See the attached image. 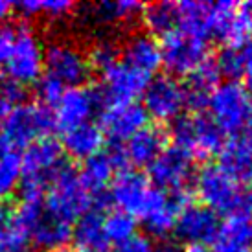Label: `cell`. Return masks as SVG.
<instances>
[{
  "label": "cell",
  "mask_w": 252,
  "mask_h": 252,
  "mask_svg": "<svg viewBox=\"0 0 252 252\" xmlns=\"http://www.w3.org/2000/svg\"><path fill=\"white\" fill-rule=\"evenodd\" d=\"M54 129L56 120L50 107L22 101L0 129V151L22 153L30 144L50 136Z\"/></svg>",
  "instance_id": "6da1fadb"
},
{
  "label": "cell",
  "mask_w": 252,
  "mask_h": 252,
  "mask_svg": "<svg viewBox=\"0 0 252 252\" xmlns=\"http://www.w3.org/2000/svg\"><path fill=\"white\" fill-rule=\"evenodd\" d=\"M171 138L175 147L186 151L189 157L208 160L214 155H219L226 142V134L219 129L216 122L203 112L179 116L171 124Z\"/></svg>",
  "instance_id": "7a4b0ae2"
},
{
  "label": "cell",
  "mask_w": 252,
  "mask_h": 252,
  "mask_svg": "<svg viewBox=\"0 0 252 252\" xmlns=\"http://www.w3.org/2000/svg\"><path fill=\"white\" fill-rule=\"evenodd\" d=\"M21 189L35 193H46L54 177L66 166L63 147L52 136L30 144L21 153Z\"/></svg>",
  "instance_id": "3957f363"
},
{
  "label": "cell",
  "mask_w": 252,
  "mask_h": 252,
  "mask_svg": "<svg viewBox=\"0 0 252 252\" xmlns=\"http://www.w3.org/2000/svg\"><path fill=\"white\" fill-rule=\"evenodd\" d=\"M44 208L61 217L68 223H74L92 208V195L83 184L79 171L66 164L50 182L44 193Z\"/></svg>",
  "instance_id": "277c9868"
},
{
  "label": "cell",
  "mask_w": 252,
  "mask_h": 252,
  "mask_svg": "<svg viewBox=\"0 0 252 252\" xmlns=\"http://www.w3.org/2000/svg\"><path fill=\"white\" fill-rule=\"evenodd\" d=\"M208 111L224 134L245 133L252 120V98L238 81H223L208 98Z\"/></svg>",
  "instance_id": "5b68a950"
},
{
  "label": "cell",
  "mask_w": 252,
  "mask_h": 252,
  "mask_svg": "<svg viewBox=\"0 0 252 252\" xmlns=\"http://www.w3.org/2000/svg\"><path fill=\"white\" fill-rule=\"evenodd\" d=\"M42 59H44V44L33 26L28 22L15 24V42L11 57L4 66L6 77L15 83L33 85L42 76Z\"/></svg>",
  "instance_id": "8992f818"
},
{
  "label": "cell",
  "mask_w": 252,
  "mask_h": 252,
  "mask_svg": "<svg viewBox=\"0 0 252 252\" xmlns=\"http://www.w3.org/2000/svg\"><path fill=\"white\" fill-rule=\"evenodd\" d=\"M42 74L56 79L64 89H74L89 79L91 64L87 54L68 39H56L44 48Z\"/></svg>",
  "instance_id": "52a82bcc"
},
{
  "label": "cell",
  "mask_w": 252,
  "mask_h": 252,
  "mask_svg": "<svg viewBox=\"0 0 252 252\" xmlns=\"http://www.w3.org/2000/svg\"><path fill=\"white\" fill-rule=\"evenodd\" d=\"M208 59V44L204 39L184 33L181 30L162 37L160 66L166 68L168 76H189L199 64Z\"/></svg>",
  "instance_id": "ba28073f"
},
{
  "label": "cell",
  "mask_w": 252,
  "mask_h": 252,
  "mask_svg": "<svg viewBox=\"0 0 252 252\" xmlns=\"http://www.w3.org/2000/svg\"><path fill=\"white\" fill-rule=\"evenodd\" d=\"M193 157L179 147H166L149 166V182L166 193H188L191 181H195Z\"/></svg>",
  "instance_id": "9c48e42d"
},
{
  "label": "cell",
  "mask_w": 252,
  "mask_h": 252,
  "mask_svg": "<svg viewBox=\"0 0 252 252\" xmlns=\"http://www.w3.org/2000/svg\"><path fill=\"white\" fill-rule=\"evenodd\" d=\"M195 191L204 206H208L216 214L234 216L241 195V184L226 175L216 164L204 166L195 175Z\"/></svg>",
  "instance_id": "30bf717a"
},
{
  "label": "cell",
  "mask_w": 252,
  "mask_h": 252,
  "mask_svg": "<svg viewBox=\"0 0 252 252\" xmlns=\"http://www.w3.org/2000/svg\"><path fill=\"white\" fill-rule=\"evenodd\" d=\"M212 35L224 46H241L252 41V2L212 4Z\"/></svg>",
  "instance_id": "8fae6325"
},
{
  "label": "cell",
  "mask_w": 252,
  "mask_h": 252,
  "mask_svg": "<svg viewBox=\"0 0 252 252\" xmlns=\"http://www.w3.org/2000/svg\"><path fill=\"white\" fill-rule=\"evenodd\" d=\"M142 99L146 114L157 122H173L182 116V111L186 109L184 85L168 74L151 77Z\"/></svg>",
  "instance_id": "7c38bea8"
},
{
  "label": "cell",
  "mask_w": 252,
  "mask_h": 252,
  "mask_svg": "<svg viewBox=\"0 0 252 252\" xmlns=\"http://www.w3.org/2000/svg\"><path fill=\"white\" fill-rule=\"evenodd\" d=\"M103 98L99 94L98 87L89 89V87H74V89H64L61 98L54 105V120H56V129L66 131L76 126L91 122V118L98 111H103Z\"/></svg>",
  "instance_id": "4fadbf2b"
},
{
  "label": "cell",
  "mask_w": 252,
  "mask_h": 252,
  "mask_svg": "<svg viewBox=\"0 0 252 252\" xmlns=\"http://www.w3.org/2000/svg\"><path fill=\"white\" fill-rule=\"evenodd\" d=\"M221 228L219 214L204 204H186L175 221L173 234L186 247L214 245Z\"/></svg>",
  "instance_id": "5bb4252c"
},
{
  "label": "cell",
  "mask_w": 252,
  "mask_h": 252,
  "mask_svg": "<svg viewBox=\"0 0 252 252\" xmlns=\"http://www.w3.org/2000/svg\"><path fill=\"white\" fill-rule=\"evenodd\" d=\"M186 204H189V193H166L153 188L138 219L151 236L164 238L173 232L177 217Z\"/></svg>",
  "instance_id": "9a60e30c"
},
{
  "label": "cell",
  "mask_w": 252,
  "mask_h": 252,
  "mask_svg": "<svg viewBox=\"0 0 252 252\" xmlns=\"http://www.w3.org/2000/svg\"><path fill=\"white\" fill-rule=\"evenodd\" d=\"M101 85L98 87L103 98V105H118V103H133L146 91L151 77L131 68L129 64L118 61L111 68L101 72Z\"/></svg>",
  "instance_id": "2e32d148"
},
{
  "label": "cell",
  "mask_w": 252,
  "mask_h": 252,
  "mask_svg": "<svg viewBox=\"0 0 252 252\" xmlns=\"http://www.w3.org/2000/svg\"><path fill=\"white\" fill-rule=\"evenodd\" d=\"M147 120L149 116L140 103H118L101 111L99 129L111 144H126L131 136L147 126Z\"/></svg>",
  "instance_id": "e0dca14e"
},
{
  "label": "cell",
  "mask_w": 252,
  "mask_h": 252,
  "mask_svg": "<svg viewBox=\"0 0 252 252\" xmlns=\"http://www.w3.org/2000/svg\"><path fill=\"white\" fill-rule=\"evenodd\" d=\"M151 182L138 169H122L118 175L112 179L109 199L112 204L118 206V210L126 212L134 219L140 216L142 208L146 206L149 193H151Z\"/></svg>",
  "instance_id": "ac0fdd59"
},
{
  "label": "cell",
  "mask_w": 252,
  "mask_h": 252,
  "mask_svg": "<svg viewBox=\"0 0 252 252\" xmlns=\"http://www.w3.org/2000/svg\"><path fill=\"white\" fill-rule=\"evenodd\" d=\"M144 4L138 0H101L85 7L81 15L87 24L98 28H116L138 21Z\"/></svg>",
  "instance_id": "d6986e66"
},
{
  "label": "cell",
  "mask_w": 252,
  "mask_h": 252,
  "mask_svg": "<svg viewBox=\"0 0 252 252\" xmlns=\"http://www.w3.org/2000/svg\"><path fill=\"white\" fill-rule=\"evenodd\" d=\"M219 168L238 184H252V138L245 133L232 136L219 151Z\"/></svg>",
  "instance_id": "ffe728a7"
},
{
  "label": "cell",
  "mask_w": 252,
  "mask_h": 252,
  "mask_svg": "<svg viewBox=\"0 0 252 252\" xmlns=\"http://www.w3.org/2000/svg\"><path fill=\"white\" fill-rule=\"evenodd\" d=\"M120 61L153 77L155 72L160 68V44L146 32L133 33L127 37L124 46L120 48Z\"/></svg>",
  "instance_id": "44dd1931"
},
{
  "label": "cell",
  "mask_w": 252,
  "mask_h": 252,
  "mask_svg": "<svg viewBox=\"0 0 252 252\" xmlns=\"http://www.w3.org/2000/svg\"><path fill=\"white\" fill-rule=\"evenodd\" d=\"M168 147V133L158 126H146L124 144L127 164L149 168L157 157Z\"/></svg>",
  "instance_id": "7402d4cb"
},
{
  "label": "cell",
  "mask_w": 252,
  "mask_h": 252,
  "mask_svg": "<svg viewBox=\"0 0 252 252\" xmlns=\"http://www.w3.org/2000/svg\"><path fill=\"white\" fill-rule=\"evenodd\" d=\"M72 241V223L50 214L46 208L30 230V243L39 252L64 251Z\"/></svg>",
  "instance_id": "603a6c76"
},
{
  "label": "cell",
  "mask_w": 252,
  "mask_h": 252,
  "mask_svg": "<svg viewBox=\"0 0 252 252\" xmlns=\"http://www.w3.org/2000/svg\"><path fill=\"white\" fill-rule=\"evenodd\" d=\"M221 83V74L217 70L216 61L206 59L197 66L188 76V83L184 85V96H186V107L195 114L203 112L208 105L210 94L216 91Z\"/></svg>",
  "instance_id": "cb8c5ba5"
},
{
  "label": "cell",
  "mask_w": 252,
  "mask_h": 252,
  "mask_svg": "<svg viewBox=\"0 0 252 252\" xmlns=\"http://www.w3.org/2000/svg\"><path fill=\"white\" fill-rule=\"evenodd\" d=\"M59 144L63 147V153H68L72 158L85 162L87 158L103 151L105 136L101 133L99 126L87 122V124L63 131V138Z\"/></svg>",
  "instance_id": "d4e9b609"
},
{
  "label": "cell",
  "mask_w": 252,
  "mask_h": 252,
  "mask_svg": "<svg viewBox=\"0 0 252 252\" xmlns=\"http://www.w3.org/2000/svg\"><path fill=\"white\" fill-rule=\"evenodd\" d=\"M252 219L241 216H228L221 221V228L214 241V252H251Z\"/></svg>",
  "instance_id": "484cf974"
},
{
  "label": "cell",
  "mask_w": 252,
  "mask_h": 252,
  "mask_svg": "<svg viewBox=\"0 0 252 252\" xmlns=\"http://www.w3.org/2000/svg\"><path fill=\"white\" fill-rule=\"evenodd\" d=\"M103 216H105L103 212L91 208L72 226V239L81 251L105 252V249L109 247L105 230H103Z\"/></svg>",
  "instance_id": "4316f807"
},
{
  "label": "cell",
  "mask_w": 252,
  "mask_h": 252,
  "mask_svg": "<svg viewBox=\"0 0 252 252\" xmlns=\"http://www.w3.org/2000/svg\"><path fill=\"white\" fill-rule=\"evenodd\" d=\"M140 21L147 35L166 37L171 32L179 30V7L175 2H166V0L144 4Z\"/></svg>",
  "instance_id": "83f0119b"
},
{
  "label": "cell",
  "mask_w": 252,
  "mask_h": 252,
  "mask_svg": "<svg viewBox=\"0 0 252 252\" xmlns=\"http://www.w3.org/2000/svg\"><path fill=\"white\" fill-rule=\"evenodd\" d=\"M179 7V30L199 39L212 35V4L199 0H186L177 4Z\"/></svg>",
  "instance_id": "f1b7e54d"
},
{
  "label": "cell",
  "mask_w": 252,
  "mask_h": 252,
  "mask_svg": "<svg viewBox=\"0 0 252 252\" xmlns=\"http://www.w3.org/2000/svg\"><path fill=\"white\" fill-rule=\"evenodd\" d=\"M13 9L26 21L44 19L48 22H63L74 17L77 6L72 0H22L19 4H13Z\"/></svg>",
  "instance_id": "f546056e"
},
{
  "label": "cell",
  "mask_w": 252,
  "mask_h": 252,
  "mask_svg": "<svg viewBox=\"0 0 252 252\" xmlns=\"http://www.w3.org/2000/svg\"><path fill=\"white\" fill-rule=\"evenodd\" d=\"M114 171H116V166L111 160L109 153L99 151V153H96L94 157L83 162L79 177H81L83 184L87 186V189L91 191L92 199H94V197L107 193V186L114 179Z\"/></svg>",
  "instance_id": "4dcf8cb0"
},
{
  "label": "cell",
  "mask_w": 252,
  "mask_h": 252,
  "mask_svg": "<svg viewBox=\"0 0 252 252\" xmlns=\"http://www.w3.org/2000/svg\"><path fill=\"white\" fill-rule=\"evenodd\" d=\"M89 64L91 68H96L99 72H105L107 68H111L112 64H116L120 61V46L116 39L111 37L109 33H101V35L92 42L91 50L87 54Z\"/></svg>",
  "instance_id": "1f68e13d"
},
{
  "label": "cell",
  "mask_w": 252,
  "mask_h": 252,
  "mask_svg": "<svg viewBox=\"0 0 252 252\" xmlns=\"http://www.w3.org/2000/svg\"><path fill=\"white\" fill-rule=\"evenodd\" d=\"M103 230L107 241L118 245L136 234V219L122 210H112L103 216Z\"/></svg>",
  "instance_id": "d6a6232c"
},
{
  "label": "cell",
  "mask_w": 252,
  "mask_h": 252,
  "mask_svg": "<svg viewBox=\"0 0 252 252\" xmlns=\"http://www.w3.org/2000/svg\"><path fill=\"white\" fill-rule=\"evenodd\" d=\"M22 175L21 153L0 151V199L11 195Z\"/></svg>",
  "instance_id": "836d02e7"
},
{
  "label": "cell",
  "mask_w": 252,
  "mask_h": 252,
  "mask_svg": "<svg viewBox=\"0 0 252 252\" xmlns=\"http://www.w3.org/2000/svg\"><path fill=\"white\" fill-rule=\"evenodd\" d=\"M241 46H223L217 54V59H214L221 77H226V81H238L243 77V48Z\"/></svg>",
  "instance_id": "e575fe53"
},
{
  "label": "cell",
  "mask_w": 252,
  "mask_h": 252,
  "mask_svg": "<svg viewBox=\"0 0 252 252\" xmlns=\"http://www.w3.org/2000/svg\"><path fill=\"white\" fill-rule=\"evenodd\" d=\"M64 92V87L61 83H57L56 79L44 76L42 74L41 79L37 81V94L41 98V103L46 107H54L59 101L61 94Z\"/></svg>",
  "instance_id": "d590c367"
},
{
  "label": "cell",
  "mask_w": 252,
  "mask_h": 252,
  "mask_svg": "<svg viewBox=\"0 0 252 252\" xmlns=\"http://www.w3.org/2000/svg\"><path fill=\"white\" fill-rule=\"evenodd\" d=\"M0 252H30V239L11 223V228L0 236Z\"/></svg>",
  "instance_id": "8d00e7d4"
},
{
  "label": "cell",
  "mask_w": 252,
  "mask_h": 252,
  "mask_svg": "<svg viewBox=\"0 0 252 252\" xmlns=\"http://www.w3.org/2000/svg\"><path fill=\"white\" fill-rule=\"evenodd\" d=\"M15 42V24H4L0 26V70L4 68L11 57Z\"/></svg>",
  "instance_id": "74e56055"
},
{
  "label": "cell",
  "mask_w": 252,
  "mask_h": 252,
  "mask_svg": "<svg viewBox=\"0 0 252 252\" xmlns=\"http://www.w3.org/2000/svg\"><path fill=\"white\" fill-rule=\"evenodd\" d=\"M114 252H153V243L147 236L134 234L126 241L114 245Z\"/></svg>",
  "instance_id": "f35d334b"
},
{
  "label": "cell",
  "mask_w": 252,
  "mask_h": 252,
  "mask_svg": "<svg viewBox=\"0 0 252 252\" xmlns=\"http://www.w3.org/2000/svg\"><path fill=\"white\" fill-rule=\"evenodd\" d=\"M243 79H245V91L252 98V41L245 42L243 46Z\"/></svg>",
  "instance_id": "ab89813d"
},
{
  "label": "cell",
  "mask_w": 252,
  "mask_h": 252,
  "mask_svg": "<svg viewBox=\"0 0 252 252\" xmlns=\"http://www.w3.org/2000/svg\"><path fill=\"white\" fill-rule=\"evenodd\" d=\"M15 107H17V103L7 98L4 92H0V129H2V126L7 122V118H9V114L13 112Z\"/></svg>",
  "instance_id": "60d3db41"
},
{
  "label": "cell",
  "mask_w": 252,
  "mask_h": 252,
  "mask_svg": "<svg viewBox=\"0 0 252 252\" xmlns=\"http://www.w3.org/2000/svg\"><path fill=\"white\" fill-rule=\"evenodd\" d=\"M11 228V208L0 206V236Z\"/></svg>",
  "instance_id": "b9f144b4"
},
{
  "label": "cell",
  "mask_w": 252,
  "mask_h": 252,
  "mask_svg": "<svg viewBox=\"0 0 252 252\" xmlns=\"http://www.w3.org/2000/svg\"><path fill=\"white\" fill-rule=\"evenodd\" d=\"M11 13H13V4L7 0H0V22L6 21Z\"/></svg>",
  "instance_id": "7bdbcfd3"
},
{
  "label": "cell",
  "mask_w": 252,
  "mask_h": 252,
  "mask_svg": "<svg viewBox=\"0 0 252 252\" xmlns=\"http://www.w3.org/2000/svg\"><path fill=\"white\" fill-rule=\"evenodd\" d=\"M184 252H214L212 249H206V247H186Z\"/></svg>",
  "instance_id": "ee69618b"
},
{
  "label": "cell",
  "mask_w": 252,
  "mask_h": 252,
  "mask_svg": "<svg viewBox=\"0 0 252 252\" xmlns=\"http://www.w3.org/2000/svg\"><path fill=\"white\" fill-rule=\"evenodd\" d=\"M153 252H175L173 251V249H171V247H158V249H153Z\"/></svg>",
  "instance_id": "f6af8a7d"
},
{
  "label": "cell",
  "mask_w": 252,
  "mask_h": 252,
  "mask_svg": "<svg viewBox=\"0 0 252 252\" xmlns=\"http://www.w3.org/2000/svg\"><path fill=\"white\" fill-rule=\"evenodd\" d=\"M245 134H247V136H251V138H252V120H251V124H249V127H247V129H245Z\"/></svg>",
  "instance_id": "bcb514c9"
},
{
  "label": "cell",
  "mask_w": 252,
  "mask_h": 252,
  "mask_svg": "<svg viewBox=\"0 0 252 252\" xmlns=\"http://www.w3.org/2000/svg\"><path fill=\"white\" fill-rule=\"evenodd\" d=\"M59 252H76V251H68V249H64V251H59Z\"/></svg>",
  "instance_id": "7dc6e473"
},
{
  "label": "cell",
  "mask_w": 252,
  "mask_h": 252,
  "mask_svg": "<svg viewBox=\"0 0 252 252\" xmlns=\"http://www.w3.org/2000/svg\"><path fill=\"white\" fill-rule=\"evenodd\" d=\"M79 252H89V251H79Z\"/></svg>",
  "instance_id": "c3c4849f"
}]
</instances>
